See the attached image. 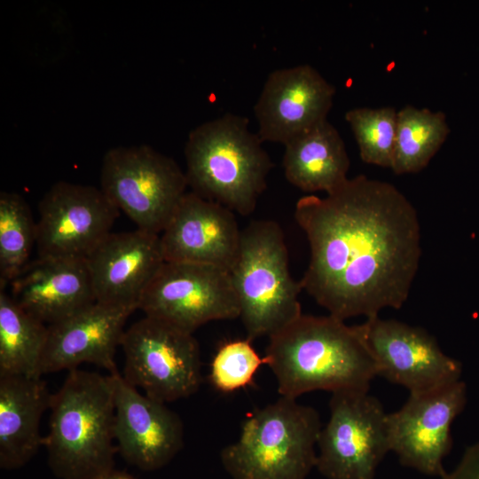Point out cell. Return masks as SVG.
I'll list each match as a JSON object with an SVG mask.
<instances>
[{"label": "cell", "instance_id": "obj_1", "mask_svg": "<svg viewBox=\"0 0 479 479\" xmlns=\"http://www.w3.org/2000/svg\"><path fill=\"white\" fill-rule=\"evenodd\" d=\"M294 219L310 247L301 286L329 315L368 318L404 304L419 269L420 224L395 185L358 175L324 198L302 197Z\"/></svg>", "mask_w": 479, "mask_h": 479}, {"label": "cell", "instance_id": "obj_2", "mask_svg": "<svg viewBox=\"0 0 479 479\" xmlns=\"http://www.w3.org/2000/svg\"><path fill=\"white\" fill-rule=\"evenodd\" d=\"M264 364L281 397L314 391H368L375 362L355 326L334 316L302 314L269 337Z\"/></svg>", "mask_w": 479, "mask_h": 479}, {"label": "cell", "instance_id": "obj_3", "mask_svg": "<svg viewBox=\"0 0 479 479\" xmlns=\"http://www.w3.org/2000/svg\"><path fill=\"white\" fill-rule=\"evenodd\" d=\"M43 437L48 465L59 479H98L114 466V391L111 375L69 371L52 394Z\"/></svg>", "mask_w": 479, "mask_h": 479}, {"label": "cell", "instance_id": "obj_4", "mask_svg": "<svg viewBox=\"0 0 479 479\" xmlns=\"http://www.w3.org/2000/svg\"><path fill=\"white\" fill-rule=\"evenodd\" d=\"M185 157L191 192L241 216L255 211L273 166L248 119L234 114L193 129Z\"/></svg>", "mask_w": 479, "mask_h": 479}, {"label": "cell", "instance_id": "obj_5", "mask_svg": "<svg viewBox=\"0 0 479 479\" xmlns=\"http://www.w3.org/2000/svg\"><path fill=\"white\" fill-rule=\"evenodd\" d=\"M295 399L280 397L247 415L239 439L220 453L232 479L307 478L322 425L316 409Z\"/></svg>", "mask_w": 479, "mask_h": 479}, {"label": "cell", "instance_id": "obj_6", "mask_svg": "<svg viewBox=\"0 0 479 479\" xmlns=\"http://www.w3.org/2000/svg\"><path fill=\"white\" fill-rule=\"evenodd\" d=\"M229 272L249 341L271 337L302 314V287L290 273L284 232L277 222L255 220L241 231Z\"/></svg>", "mask_w": 479, "mask_h": 479}, {"label": "cell", "instance_id": "obj_7", "mask_svg": "<svg viewBox=\"0 0 479 479\" xmlns=\"http://www.w3.org/2000/svg\"><path fill=\"white\" fill-rule=\"evenodd\" d=\"M187 187L177 161L147 145L115 146L103 157L100 189L137 229L161 235Z\"/></svg>", "mask_w": 479, "mask_h": 479}, {"label": "cell", "instance_id": "obj_8", "mask_svg": "<svg viewBox=\"0 0 479 479\" xmlns=\"http://www.w3.org/2000/svg\"><path fill=\"white\" fill-rule=\"evenodd\" d=\"M121 347L123 378L147 397L167 404L200 389V351L192 334L145 316L125 330Z\"/></svg>", "mask_w": 479, "mask_h": 479}, {"label": "cell", "instance_id": "obj_9", "mask_svg": "<svg viewBox=\"0 0 479 479\" xmlns=\"http://www.w3.org/2000/svg\"><path fill=\"white\" fill-rule=\"evenodd\" d=\"M329 408L315 467L328 479H374L390 452L383 405L368 391H339L332 393Z\"/></svg>", "mask_w": 479, "mask_h": 479}, {"label": "cell", "instance_id": "obj_10", "mask_svg": "<svg viewBox=\"0 0 479 479\" xmlns=\"http://www.w3.org/2000/svg\"><path fill=\"white\" fill-rule=\"evenodd\" d=\"M138 310L191 334L210 321L240 318L230 272L185 262L163 263L144 293Z\"/></svg>", "mask_w": 479, "mask_h": 479}, {"label": "cell", "instance_id": "obj_11", "mask_svg": "<svg viewBox=\"0 0 479 479\" xmlns=\"http://www.w3.org/2000/svg\"><path fill=\"white\" fill-rule=\"evenodd\" d=\"M355 327L375 362L377 376L404 387L410 394L459 381L460 362L446 355L425 329L379 315Z\"/></svg>", "mask_w": 479, "mask_h": 479}, {"label": "cell", "instance_id": "obj_12", "mask_svg": "<svg viewBox=\"0 0 479 479\" xmlns=\"http://www.w3.org/2000/svg\"><path fill=\"white\" fill-rule=\"evenodd\" d=\"M37 257L85 259L120 211L100 188L59 181L38 203Z\"/></svg>", "mask_w": 479, "mask_h": 479}, {"label": "cell", "instance_id": "obj_13", "mask_svg": "<svg viewBox=\"0 0 479 479\" xmlns=\"http://www.w3.org/2000/svg\"><path fill=\"white\" fill-rule=\"evenodd\" d=\"M466 402L467 388L460 381L410 394L399 410L387 414L390 452L403 466L441 477L443 460L452 448L451 427Z\"/></svg>", "mask_w": 479, "mask_h": 479}, {"label": "cell", "instance_id": "obj_14", "mask_svg": "<svg viewBox=\"0 0 479 479\" xmlns=\"http://www.w3.org/2000/svg\"><path fill=\"white\" fill-rule=\"evenodd\" d=\"M335 87L308 64L269 74L254 106L257 135L263 143L284 145L327 120Z\"/></svg>", "mask_w": 479, "mask_h": 479}, {"label": "cell", "instance_id": "obj_15", "mask_svg": "<svg viewBox=\"0 0 479 479\" xmlns=\"http://www.w3.org/2000/svg\"><path fill=\"white\" fill-rule=\"evenodd\" d=\"M114 391V437L129 464L143 471L168 465L184 445V425L165 403L142 395L116 372L110 374Z\"/></svg>", "mask_w": 479, "mask_h": 479}, {"label": "cell", "instance_id": "obj_16", "mask_svg": "<svg viewBox=\"0 0 479 479\" xmlns=\"http://www.w3.org/2000/svg\"><path fill=\"white\" fill-rule=\"evenodd\" d=\"M85 260L96 302L134 311L165 262L160 235L139 229L110 232Z\"/></svg>", "mask_w": 479, "mask_h": 479}, {"label": "cell", "instance_id": "obj_17", "mask_svg": "<svg viewBox=\"0 0 479 479\" xmlns=\"http://www.w3.org/2000/svg\"><path fill=\"white\" fill-rule=\"evenodd\" d=\"M240 234L234 212L190 191L160 237L165 261L209 264L230 271Z\"/></svg>", "mask_w": 479, "mask_h": 479}, {"label": "cell", "instance_id": "obj_18", "mask_svg": "<svg viewBox=\"0 0 479 479\" xmlns=\"http://www.w3.org/2000/svg\"><path fill=\"white\" fill-rule=\"evenodd\" d=\"M134 310L94 302L77 313L48 326L39 373L74 370L83 363L118 372L114 355L124 326Z\"/></svg>", "mask_w": 479, "mask_h": 479}, {"label": "cell", "instance_id": "obj_19", "mask_svg": "<svg viewBox=\"0 0 479 479\" xmlns=\"http://www.w3.org/2000/svg\"><path fill=\"white\" fill-rule=\"evenodd\" d=\"M9 286L13 300L47 326L96 302L85 259L37 257Z\"/></svg>", "mask_w": 479, "mask_h": 479}, {"label": "cell", "instance_id": "obj_20", "mask_svg": "<svg viewBox=\"0 0 479 479\" xmlns=\"http://www.w3.org/2000/svg\"><path fill=\"white\" fill-rule=\"evenodd\" d=\"M52 394L41 377L0 376V467L28 463L43 445L40 423Z\"/></svg>", "mask_w": 479, "mask_h": 479}, {"label": "cell", "instance_id": "obj_21", "mask_svg": "<svg viewBox=\"0 0 479 479\" xmlns=\"http://www.w3.org/2000/svg\"><path fill=\"white\" fill-rule=\"evenodd\" d=\"M283 168L298 189L328 194L349 179V158L339 131L325 120L285 145Z\"/></svg>", "mask_w": 479, "mask_h": 479}, {"label": "cell", "instance_id": "obj_22", "mask_svg": "<svg viewBox=\"0 0 479 479\" xmlns=\"http://www.w3.org/2000/svg\"><path fill=\"white\" fill-rule=\"evenodd\" d=\"M48 326L25 311L0 287V376L41 377Z\"/></svg>", "mask_w": 479, "mask_h": 479}, {"label": "cell", "instance_id": "obj_23", "mask_svg": "<svg viewBox=\"0 0 479 479\" xmlns=\"http://www.w3.org/2000/svg\"><path fill=\"white\" fill-rule=\"evenodd\" d=\"M450 132L441 111L411 105L397 110L396 143L391 169L397 175L424 169Z\"/></svg>", "mask_w": 479, "mask_h": 479}, {"label": "cell", "instance_id": "obj_24", "mask_svg": "<svg viewBox=\"0 0 479 479\" xmlns=\"http://www.w3.org/2000/svg\"><path fill=\"white\" fill-rule=\"evenodd\" d=\"M37 222L26 200L14 192H0V287H7L31 262Z\"/></svg>", "mask_w": 479, "mask_h": 479}, {"label": "cell", "instance_id": "obj_25", "mask_svg": "<svg viewBox=\"0 0 479 479\" xmlns=\"http://www.w3.org/2000/svg\"><path fill=\"white\" fill-rule=\"evenodd\" d=\"M363 161L391 168L396 143L397 110L392 106L356 107L345 114Z\"/></svg>", "mask_w": 479, "mask_h": 479}, {"label": "cell", "instance_id": "obj_26", "mask_svg": "<svg viewBox=\"0 0 479 479\" xmlns=\"http://www.w3.org/2000/svg\"><path fill=\"white\" fill-rule=\"evenodd\" d=\"M264 363L248 339L224 344L216 353L209 378L213 386L222 392H232L249 385Z\"/></svg>", "mask_w": 479, "mask_h": 479}, {"label": "cell", "instance_id": "obj_27", "mask_svg": "<svg viewBox=\"0 0 479 479\" xmlns=\"http://www.w3.org/2000/svg\"><path fill=\"white\" fill-rule=\"evenodd\" d=\"M440 479H479V443L467 448L456 467Z\"/></svg>", "mask_w": 479, "mask_h": 479}, {"label": "cell", "instance_id": "obj_28", "mask_svg": "<svg viewBox=\"0 0 479 479\" xmlns=\"http://www.w3.org/2000/svg\"><path fill=\"white\" fill-rule=\"evenodd\" d=\"M98 479H138V478L133 476L132 475L125 471L113 469L112 471L99 477Z\"/></svg>", "mask_w": 479, "mask_h": 479}]
</instances>
